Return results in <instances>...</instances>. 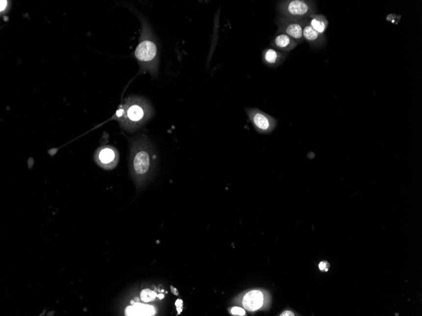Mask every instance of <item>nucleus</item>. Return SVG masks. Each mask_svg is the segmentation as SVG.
Instances as JSON below:
<instances>
[{"label":"nucleus","instance_id":"15","mask_svg":"<svg viewBox=\"0 0 422 316\" xmlns=\"http://www.w3.org/2000/svg\"><path fill=\"white\" fill-rule=\"evenodd\" d=\"M233 315L243 316L246 315V312L243 309L238 307H235L231 311Z\"/></svg>","mask_w":422,"mask_h":316},{"label":"nucleus","instance_id":"19","mask_svg":"<svg viewBox=\"0 0 422 316\" xmlns=\"http://www.w3.org/2000/svg\"><path fill=\"white\" fill-rule=\"evenodd\" d=\"M280 316H293L294 315V313H293V312L290 311H286L285 312H283V313L282 314H281V315Z\"/></svg>","mask_w":422,"mask_h":316},{"label":"nucleus","instance_id":"5","mask_svg":"<svg viewBox=\"0 0 422 316\" xmlns=\"http://www.w3.org/2000/svg\"><path fill=\"white\" fill-rule=\"evenodd\" d=\"M157 54V47L153 42L145 40L140 43L135 50L136 58L140 62H150Z\"/></svg>","mask_w":422,"mask_h":316},{"label":"nucleus","instance_id":"13","mask_svg":"<svg viewBox=\"0 0 422 316\" xmlns=\"http://www.w3.org/2000/svg\"><path fill=\"white\" fill-rule=\"evenodd\" d=\"M115 154L114 151L110 148L103 149L100 153V160L103 164H109L115 159Z\"/></svg>","mask_w":422,"mask_h":316},{"label":"nucleus","instance_id":"6","mask_svg":"<svg viewBox=\"0 0 422 316\" xmlns=\"http://www.w3.org/2000/svg\"><path fill=\"white\" fill-rule=\"evenodd\" d=\"M288 52L280 51L272 48H268L263 50V61L270 68H276L284 62Z\"/></svg>","mask_w":422,"mask_h":316},{"label":"nucleus","instance_id":"14","mask_svg":"<svg viewBox=\"0 0 422 316\" xmlns=\"http://www.w3.org/2000/svg\"><path fill=\"white\" fill-rule=\"evenodd\" d=\"M157 297V294L150 289H144L140 293V298L144 302H150L154 301Z\"/></svg>","mask_w":422,"mask_h":316},{"label":"nucleus","instance_id":"4","mask_svg":"<svg viewBox=\"0 0 422 316\" xmlns=\"http://www.w3.org/2000/svg\"><path fill=\"white\" fill-rule=\"evenodd\" d=\"M303 37L310 46L313 48H321L326 45L327 39L325 35L314 30L308 23V18L304 20L303 27Z\"/></svg>","mask_w":422,"mask_h":316},{"label":"nucleus","instance_id":"16","mask_svg":"<svg viewBox=\"0 0 422 316\" xmlns=\"http://www.w3.org/2000/svg\"><path fill=\"white\" fill-rule=\"evenodd\" d=\"M329 267H330V265H329V263L327 261H322L318 265V268L322 272L328 271Z\"/></svg>","mask_w":422,"mask_h":316},{"label":"nucleus","instance_id":"11","mask_svg":"<svg viewBox=\"0 0 422 316\" xmlns=\"http://www.w3.org/2000/svg\"><path fill=\"white\" fill-rule=\"evenodd\" d=\"M134 169L136 172L139 174H145L149 170L150 165V159L148 153L146 151H139L134 159Z\"/></svg>","mask_w":422,"mask_h":316},{"label":"nucleus","instance_id":"7","mask_svg":"<svg viewBox=\"0 0 422 316\" xmlns=\"http://www.w3.org/2000/svg\"><path fill=\"white\" fill-rule=\"evenodd\" d=\"M298 44L291 37L284 33H276L271 43V46L280 51L288 52L297 47Z\"/></svg>","mask_w":422,"mask_h":316},{"label":"nucleus","instance_id":"2","mask_svg":"<svg viewBox=\"0 0 422 316\" xmlns=\"http://www.w3.org/2000/svg\"><path fill=\"white\" fill-rule=\"evenodd\" d=\"M246 113L248 119L252 122L255 129L260 134H269L272 132L278 125V121L257 108H247Z\"/></svg>","mask_w":422,"mask_h":316},{"label":"nucleus","instance_id":"17","mask_svg":"<svg viewBox=\"0 0 422 316\" xmlns=\"http://www.w3.org/2000/svg\"><path fill=\"white\" fill-rule=\"evenodd\" d=\"M1 8H0V12L1 14H3V13H5L6 10H8V7H9L10 1H3L1 0Z\"/></svg>","mask_w":422,"mask_h":316},{"label":"nucleus","instance_id":"20","mask_svg":"<svg viewBox=\"0 0 422 316\" xmlns=\"http://www.w3.org/2000/svg\"><path fill=\"white\" fill-rule=\"evenodd\" d=\"M157 297L159 298V299H162V298H163L164 297V295H163V294L162 293L159 294V295H157Z\"/></svg>","mask_w":422,"mask_h":316},{"label":"nucleus","instance_id":"8","mask_svg":"<svg viewBox=\"0 0 422 316\" xmlns=\"http://www.w3.org/2000/svg\"><path fill=\"white\" fill-rule=\"evenodd\" d=\"M263 305V294L259 291H252L245 295L243 306L248 311L258 310Z\"/></svg>","mask_w":422,"mask_h":316},{"label":"nucleus","instance_id":"10","mask_svg":"<svg viewBox=\"0 0 422 316\" xmlns=\"http://www.w3.org/2000/svg\"><path fill=\"white\" fill-rule=\"evenodd\" d=\"M155 309L154 307L135 303L132 306L127 307L125 314L127 316H153L155 315Z\"/></svg>","mask_w":422,"mask_h":316},{"label":"nucleus","instance_id":"21","mask_svg":"<svg viewBox=\"0 0 422 316\" xmlns=\"http://www.w3.org/2000/svg\"><path fill=\"white\" fill-rule=\"evenodd\" d=\"M135 302H134L133 301V300H132V301H131V304H132V305H133L134 304H135Z\"/></svg>","mask_w":422,"mask_h":316},{"label":"nucleus","instance_id":"1","mask_svg":"<svg viewBox=\"0 0 422 316\" xmlns=\"http://www.w3.org/2000/svg\"><path fill=\"white\" fill-rule=\"evenodd\" d=\"M278 10L286 18L302 21L316 14V1L310 0H284L278 4Z\"/></svg>","mask_w":422,"mask_h":316},{"label":"nucleus","instance_id":"9","mask_svg":"<svg viewBox=\"0 0 422 316\" xmlns=\"http://www.w3.org/2000/svg\"><path fill=\"white\" fill-rule=\"evenodd\" d=\"M308 23L314 30L320 34L324 35L328 28L329 21L322 14H314L308 18Z\"/></svg>","mask_w":422,"mask_h":316},{"label":"nucleus","instance_id":"18","mask_svg":"<svg viewBox=\"0 0 422 316\" xmlns=\"http://www.w3.org/2000/svg\"><path fill=\"white\" fill-rule=\"evenodd\" d=\"M176 306H177L178 312H179V314L181 313L182 311V307H183V301L182 300L179 299L177 300V301L175 303Z\"/></svg>","mask_w":422,"mask_h":316},{"label":"nucleus","instance_id":"3","mask_svg":"<svg viewBox=\"0 0 422 316\" xmlns=\"http://www.w3.org/2000/svg\"><path fill=\"white\" fill-rule=\"evenodd\" d=\"M304 20L295 21L279 15L276 21V25L278 27L276 33H284L293 38L298 44L302 43L304 41L303 37Z\"/></svg>","mask_w":422,"mask_h":316},{"label":"nucleus","instance_id":"12","mask_svg":"<svg viewBox=\"0 0 422 316\" xmlns=\"http://www.w3.org/2000/svg\"><path fill=\"white\" fill-rule=\"evenodd\" d=\"M125 115L130 122H138L144 118L145 113L144 109L142 108L141 105L138 104H132L131 105H129L126 112L124 109V115L123 116Z\"/></svg>","mask_w":422,"mask_h":316}]
</instances>
